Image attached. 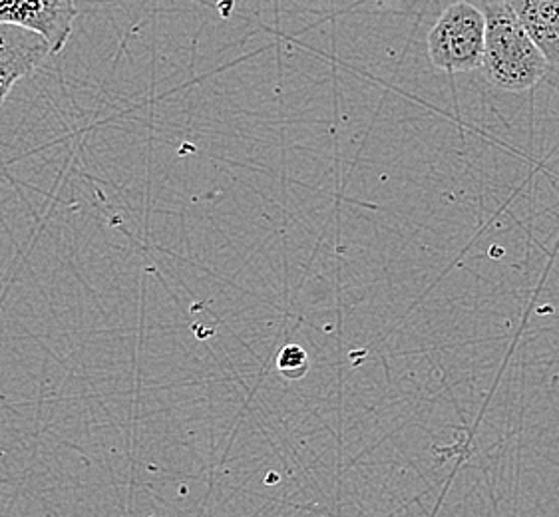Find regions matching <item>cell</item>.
Instances as JSON below:
<instances>
[{
  "instance_id": "cell-6",
  "label": "cell",
  "mask_w": 559,
  "mask_h": 517,
  "mask_svg": "<svg viewBox=\"0 0 559 517\" xmlns=\"http://www.w3.org/2000/svg\"><path fill=\"white\" fill-rule=\"evenodd\" d=\"M277 371L287 378H301L309 371V357L299 345L283 347L277 357Z\"/></svg>"
},
{
  "instance_id": "cell-5",
  "label": "cell",
  "mask_w": 559,
  "mask_h": 517,
  "mask_svg": "<svg viewBox=\"0 0 559 517\" xmlns=\"http://www.w3.org/2000/svg\"><path fill=\"white\" fill-rule=\"evenodd\" d=\"M551 67H559V0H503Z\"/></svg>"
},
{
  "instance_id": "cell-2",
  "label": "cell",
  "mask_w": 559,
  "mask_h": 517,
  "mask_svg": "<svg viewBox=\"0 0 559 517\" xmlns=\"http://www.w3.org/2000/svg\"><path fill=\"white\" fill-rule=\"evenodd\" d=\"M428 57L437 70L456 74L481 68L486 45V14L459 0L440 14L428 33Z\"/></svg>"
},
{
  "instance_id": "cell-3",
  "label": "cell",
  "mask_w": 559,
  "mask_h": 517,
  "mask_svg": "<svg viewBox=\"0 0 559 517\" xmlns=\"http://www.w3.org/2000/svg\"><path fill=\"white\" fill-rule=\"evenodd\" d=\"M79 7L74 0H0V24L23 26L40 34L58 55L68 45Z\"/></svg>"
},
{
  "instance_id": "cell-1",
  "label": "cell",
  "mask_w": 559,
  "mask_h": 517,
  "mask_svg": "<svg viewBox=\"0 0 559 517\" xmlns=\"http://www.w3.org/2000/svg\"><path fill=\"white\" fill-rule=\"evenodd\" d=\"M486 45L481 70L493 88L526 92L546 76L548 60L506 2L486 7Z\"/></svg>"
},
{
  "instance_id": "cell-4",
  "label": "cell",
  "mask_w": 559,
  "mask_h": 517,
  "mask_svg": "<svg viewBox=\"0 0 559 517\" xmlns=\"http://www.w3.org/2000/svg\"><path fill=\"white\" fill-rule=\"evenodd\" d=\"M52 55L40 34L14 24H0V108L14 84L33 74Z\"/></svg>"
}]
</instances>
